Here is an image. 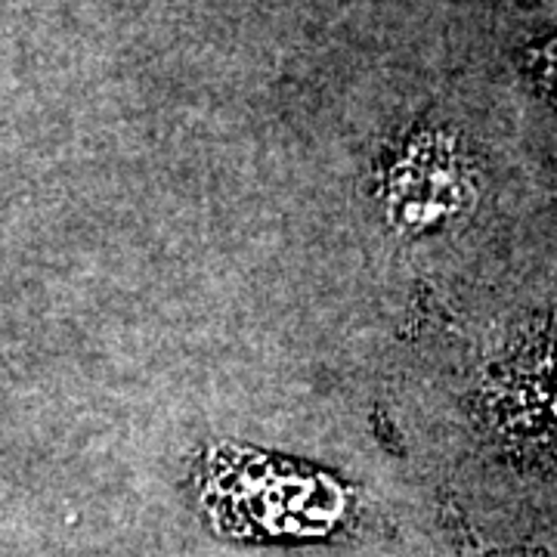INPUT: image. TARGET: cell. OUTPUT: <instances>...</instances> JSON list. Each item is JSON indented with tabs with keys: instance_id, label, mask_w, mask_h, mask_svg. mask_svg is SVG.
<instances>
[{
	"instance_id": "6da1fadb",
	"label": "cell",
	"mask_w": 557,
	"mask_h": 557,
	"mask_svg": "<svg viewBox=\"0 0 557 557\" xmlns=\"http://www.w3.org/2000/svg\"><path fill=\"white\" fill-rule=\"evenodd\" d=\"M471 180L461 168L456 146L443 134H428L394 171V214L409 230H431L458 218L471 205Z\"/></svg>"
},
{
	"instance_id": "7a4b0ae2",
	"label": "cell",
	"mask_w": 557,
	"mask_h": 557,
	"mask_svg": "<svg viewBox=\"0 0 557 557\" xmlns=\"http://www.w3.org/2000/svg\"><path fill=\"white\" fill-rule=\"evenodd\" d=\"M536 69H539V81L552 90L557 97V40L548 44L545 50H539L536 57Z\"/></svg>"
},
{
	"instance_id": "3957f363",
	"label": "cell",
	"mask_w": 557,
	"mask_h": 557,
	"mask_svg": "<svg viewBox=\"0 0 557 557\" xmlns=\"http://www.w3.org/2000/svg\"><path fill=\"white\" fill-rule=\"evenodd\" d=\"M548 412H552V421H555V431H557V375H555V384H552V399H548Z\"/></svg>"
}]
</instances>
